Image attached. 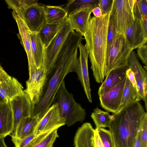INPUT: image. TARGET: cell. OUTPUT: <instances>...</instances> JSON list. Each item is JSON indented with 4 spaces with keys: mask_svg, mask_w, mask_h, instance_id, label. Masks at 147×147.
I'll return each mask as SVG.
<instances>
[{
    "mask_svg": "<svg viewBox=\"0 0 147 147\" xmlns=\"http://www.w3.org/2000/svg\"><path fill=\"white\" fill-rule=\"evenodd\" d=\"M83 39L81 35L75 32H72L64 43L57 57L53 70L54 73L49 80L45 93L39 103L34 106L33 116H37L40 120L53 103L58 90L68 73L76 72L80 80L78 49L79 44Z\"/></svg>",
    "mask_w": 147,
    "mask_h": 147,
    "instance_id": "6da1fadb",
    "label": "cell"
},
{
    "mask_svg": "<svg viewBox=\"0 0 147 147\" xmlns=\"http://www.w3.org/2000/svg\"><path fill=\"white\" fill-rule=\"evenodd\" d=\"M111 11L100 18L91 17L84 35L93 75L99 83L103 82L105 77L107 37Z\"/></svg>",
    "mask_w": 147,
    "mask_h": 147,
    "instance_id": "7a4b0ae2",
    "label": "cell"
},
{
    "mask_svg": "<svg viewBox=\"0 0 147 147\" xmlns=\"http://www.w3.org/2000/svg\"><path fill=\"white\" fill-rule=\"evenodd\" d=\"M146 112L139 102L129 103L111 115L108 128L115 147H134L143 116Z\"/></svg>",
    "mask_w": 147,
    "mask_h": 147,
    "instance_id": "3957f363",
    "label": "cell"
},
{
    "mask_svg": "<svg viewBox=\"0 0 147 147\" xmlns=\"http://www.w3.org/2000/svg\"><path fill=\"white\" fill-rule=\"evenodd\" d=\"M55 100L60 116L64 120L65 125L70 127L77 122H82L84 120L86 116L85 109L67 90L64 81L58 90Z\"/></svg>",
    "mask_w": 147,
    "mask_h": 147,
    "instance_id": "277c9868",
    "label": "cell"
},
{
    "mask_svg": "<svg viewBox=\"0 0 147 147\" xmlns=\"http://www.w3.org/2000/svg\"><path fill=\"white\" fill-rule=\"evenodd\" d=\"M133 50L128 44L124 35L117 32L107 57L105 77L114 69L128 66L129 58Z\"/></svg>",
    "mask_w": 147,
    "mask_h": 147,
    "instance_id": "5b68a950",
    "label": "cell"
},
{
    "mask_svg": "<svg viewBox=\"0 0 147 147\" xmlns=\"http://www.w3.org/2000/svg\"><path fill=\"white\" fill-rule=\"evenodd\" d=\"M73 30L67 18L49 45L44 49L43 67L48 75L52 72L57 57L69 34Z\"/></svg>",
    "mask_w": 147,
    "mask_h": 147,
    "instance_id": "8992f818",
    "label": "cell"
},
{
    "mask_svg": "<svg viewBox=\"0 0 147 147\" xmlns=\"http://www.w3.org/2000/svg\"><path fill=\"white\" fill-rule=\"evenodd\" d=\"M135 0H113L111 16L117 32L124 35L134 22L133 7Z\"/></svg>",
    "mask_w": 147,
    "mask_h": 147,
    "instance_id": "52a82bcc",
    "label": "cell"
},
{
    "mask_svg": "<svg viewBox=\"0 0 147 147\" xmlns=\"http://www.w3.org/2000/svg\"><path fill=\"white\" fill-rule=\"evenodd\" d=\"M29 78L26 82V88L24 91L35 106L39 103L43 95L48 75L43 67L29 69Z\"/></svg>",
    "mask_w": 147,
    "mask_h": 147,
    "instance_id": "ba28073f",
    "label": "cell"
},
{
    "mask_svg": "<svg viewBox=\"0 0 147 147\" xmlns=\"http://www.w3.org/2000/svg\"><path fill=\"white\" fill-rule=\"evenodd\" d=\"M9 102L13 118V128L12 133V135L22 119L33 116L34 105L24 91L14 98Z\"/></svg>",
    "mask_w": 147,
    "mask_h": 147,
    "instance_id": "9c48e42d",
    "label": "cell"
},
{
    "mask_svg": "<svg viewBox=\"0 0 147 147\" xmlns=\"http://www.w3.org/2000/svg\"><path fill=\"white\" fill-rule=\"evenodd\" d=\"M45 5L38 3L32 4L25 9L20 17L32 32L38 33L46 22Z\"/></svg>",
    "mask_w": 147,
    "mask_h": 147,
    "instance_id": "30bf717a",
    "label": "cell"
},
{
    "mask_svg": "<svg viewBox=\"0 0 147 147\" xmlns=\"http://www.w3.org/2000/svg\"><path fill=\"white\" fill-rule=\"evenodd\" d=\"M65 125L61 117L56 103H53L39 122L34 133L37 136L56 129Z\"/></svg>",
    "mask_w": 147,
    "mask_h": 147,
    "instance_id": "8fae6325",
    "label": "cell"
},
{
    "mask_svg": "<svg viewBox=\"0 0 147 147\" xmlns=\"http://www.w3.org/2000/svg\"><path fill=\"white\" fill-rule=\"evenodd\" d=\"M126 76L117 85L99 96L100 106L107 111L117 113L120 108Z\"/></svg>",
    "mask_w": 147,
    "mask_h": 147,
    "instance_id": "7c38bea8",
    "label": "cell"
},
{
    "mask_svg": "<svg viewBox=\"0 0 147 147\" xmlns=\"http://www.w3.org/2000/svg\"><path fill=\"white\" fill-rule=\"evenodd\" d=\"M124 35L128 44L134 50L147 43V31L143 27L141 20L135 19Z\"/></svg>",
    "mask_w": 147,
    "mask_h": 147,
    "instance_id": "4fadbf2b",
    "label": "cell"
},
{
    "mask_svg": "<svg viewBox=\"0 0 147 147\" xmlns=\"http://www.w3.org/2000/svg\"><path fill=\"white\" fill-rule=\"evenodd\" d=\"M78 48L80 51L78 59L81 76L80 81L88 101L92 103V100L88 70V51L85 45L81 42L79 44Z\"/></svg>",
    "mask_w": 147,
    "mask_h": 147,
    "instance_id": "5bb4252c",
    "label": "cell"
},
{
    "mask_svg": "<svg viewBox=\"0 0 147 147\" xmlns=\"http://www.w3.org/2000/svg\"><path fill=\"white\" fill-rule=\"evenodd\" d=\"M92 9L83 8L68 15V19L73 30L84 36L88 29Z\"/></svg>",
    "mask_w": 147,
    "mask_h": 147,
    "instance_id": "9a60e30c",
    "label": "cell"
},
{
    "mask_svg": "<svg viewBox=\"0 0 147 147\" xmlns=\"http://www.w3.org/2000/svg\"><path fill=\"white\" fill-rule=\"evenodd\" d=\"M12 13L13 17L17 24L19 31L17 34L27 54L28 68L35 67L32 53L30 30L24 20L17 13L13 11H12Z\"/></svg>",
    "mask_w": 147,
    "mask_h": 147,
    "instance_id": "2e32d148",
    "label": "cell"
},
{
    "mask_svg": "<svg viewBox=\"0 0 147 147\" xmlns=\"http://www.w3.org/2000/svg\"><path fill=\"white\" fill-rule=\"evenodd\" d=\"M128 65L129 68L134 73L139 93L145 105L143 85L144 82L147 80V72L146 70L142 67L140 63L137 54L134 50L131 52L130 55Z\"/></svg>",
    "mask_w": 147,
    "mask_h": 147,
    "instance_id": "e0dca14e",
    "label": "cell"
},
{
    "mask_svg": "<svg viewBox=\"0 0 147 147\" xmlns=\"http://www.w3.org/2000/svg\"><path fill=\"white\" fill-rule=\"evenodd\" d=\"M95 129L90 123L83 124L77 130L74 138L75 147H94Z\"/></svg>",
    "mask_w": 147,
    "mask_h": 147,
    "instance_id": "ac0fdd59",
    "label": "cell"
},
{
    "mask_svg": "<svg viewBox=\"0 0 147 147\" xmlns=\"http://www.w3.org/2000/svg\"><path fill=\"white\" fill-rule=\"evenodd\" d=\"M13 122L9 102L0 104V137H5L12 134Z\"/></svg>",
    "mask_w": 147,
    "mask_h": 147,
    "instance_id": "d6986e66",
    "label": "cell"
},
{
    "mask_svg": "<svg viewBox=\"0 0 147 147\" xmlns=\"http://www.w3.org/2000/svg\"><path fill=\"white\" fill-rule=\"evenodd\" d=\"M129 68L128 66H126L111 71L99 88L98 96L104 94L119 83L126 76V71Z\"/></svg>",
    "mask_w": 147,
    "mask_h": 147,
    "instance_id": "ffe728a7",
    "label": "cell"
},
{
    "mask_svg": "<svg viewBox=\"0 0 147 147\" xmlns=\"http://www.w3.org/2000/svg\"><path fill=\"white\" fill-rule=\"evenodd\" d=\"M23 88L22 84L13 77L0 84V93L7 102L23 93Z\"/></svg>",
    "mask_w": 147,
    "mask_h": 147,
    "instance_id": "44dd1931",
    "label": "cell"
},
{
    "mask_svg": "<svg viewBox=\"0 0 147 147\" xmlns=\"http://www.w3.org/2000/svg\"><path fill=\"white\" fill-rule=\"evenodd\" d=\"M39 121L36 116L23 118L19 121L15 132L12 135L21 139L34 133Z\"/></svg>",
    "mask_w": 147,
    "mask_h": 147,
    "instance_id": "7402d4cb",
    "label": "cell"
},
{
    "mask_svg": "<svg viewBox=\"0 0 147 147\" xmlns=\"http://www.w3.org/2000/svg\"><path fill=\"white\" fill-rule=\"evenodd\" d=\"M32 53L37 68L43 67L45 48L38 33L29 31Z\"/></svg>",
    "mask_w": 147,
    "mask_h": 147,
    "instance_id": "603a6c76",
    "label": "cell"
},
{
    "mask_svg": "<svg viewBox=\"0 0 147 147\" xmlns=\"http://www.w3.org/2000/svg\"><path fill=\"white\" fill-rule=\"evenodd\" d=\"M46 22L49 24H61L68 17L67 11L62 7L59 6L45 5Z\"/></svg>",
    "mask_w": 147,
    "mask_h": 147,
    "instance_id": "cb8c5ba5",
    "label": "cell"
},
{
    "mask_svg": "<svg viewBox=\"0 0 147 147\" xmlns=\"http://www.w3.org/2000/svg\"><path fill=\"white\" fill-rule=\"evenodd\" d=\"M57 129L36 136L25 147H52L59 137Z\"/></svg>",
    "mask_w": 147,
    "mask_h": 147,
    "instance_id": "d4e9b609",
    "label": "cell"
},
{
    "mask_svg": "<svg viewBox=\"0 0 147 147\" xmlns=\"http://www.w3.org/2000/svg\"><path fill=\"white\" fill-rule=\"evenodd\" d=\"M63 23L52 24L46 22L42 25L38 33L45 48L49 45Z\"/></svg>",
    "mask_w": 147,
    "mask_h": 147,
    "instance_id": "484cf974",
    "label": "cell"
},
{
    "mask_svg": "<svg viewBox=\"0 0 147 147\" xmlns=\"http://www.w3.org/2000/svg\"><path fill=\"white\" fill-rule=\"evenodd\" d=\"M141 100L139 92L133 86L126 76L120 108L129 103L135 101L139 102Z\"/></svg>",
    "mask_w": 147,
    "mask_h": 147,
    "instance_id": "4316f807",
    "label": "cell"
},
{
    "mask_svg": "<svg viewBox=\"0 0 147 147\" xmlns=\"http://www.w3.org/2000/svg\"><path fill=\"white\" fill-rule=\"evenodd\" d=\"M98 0H70L64 7L68 15L78 10L85 8L93 9L98 7Z\"/></svg>",
    "mask_w": 147,
    "mask_h": 147,
    "instance_id": "83f0119b",
    "label": "cell"
},
{
    "mask_svg": "<svg viewBox=\"0 0 147 147\" xmlns=\"http://www.w3.org/2000/svg\"><path fill=\"white\" fill-rule=\"evenodd\" d=\"M91 117L94 123L96 129L108 127L111 120V115L97 107L92 113Z\"/></svg>",
    "mask_w": 147,
    "mask_h": 147,
    "instance_id": "f1b7e54d",
    "label": "cell"
},
{
    "mask_svg": "<svg viewBox=\"0 0 147 147\" xmlns=\"http://www.w3.org/2000/svg\"><path fill=\"white\" fill-rule=\"evenodd\" d=\"M8 7L21 17L25 9L30 5L37 3L38 1L35 0H6Z\"/></svg>",
    "mask_w": 147,
    "mask_h": 147,
    "instance_id": "f546056e",
    "label": "cell"
},
{
    "mask_svg": "<svg viewBox=\"0 0 147 147\" xmlns=\"http://www.w3.org/2000/svg\"><path fill=\"white\" fill-rule=\"evenodd\" d=\"M133 11L134 19L147 18V0H135Z\"/></svg>",
    "mask_w": 147,
    "mask_h": 147,
    "instance_id": "4dcf8cb0",
    "label": "cell"
},
{
    "mask_svg": "<svg viewBox=\"0 0 147 147\" xmlns=\"http://www.w3.org/2000/svg\"><path fill=\"white\" fill-rule=\"evenodd\" d=\"M98 131L104 147H115L113 137L109 130L100 128L98 129Z\"/></svg>",
    "mask_w": 147,
    "mask_h": 147,
    "instance_id": "1f68e13d",
    "label": "cell"
},
{
    "mask_svg": "<svg viewBox=\"0 0 147 147\" xmlns=\"http://www.w3.org/2000/svg\"><path fill=\"white\" fill-rule=\"evenodd\" d=\"M117 33L113 19L110 16L107 37V57L112 46Z\"/></svg>",
    "mask_w": 147,
    "mask_h": 147,
    "instance_id": "d6a6232c",
    "label": "cell"
},
{
    "mask_svg": "<svg viewBox=\"0 0 147 147\" xmlns=\"http://www.w3.org/2000/svg\"><path fill=\"white\" fill-rule=\"evenodd\" d=\"M10 136L15 147H25L36 136L34 133L21 139L12 135Z\"/></svg>",
    "mask_w": 147,
    "mask_h": 147,
    "instance_id": "836d02e7",
    "label": "cell"
},
{
    "mask_svg": "<svg viewBox=\"0 0 147 147\" xmlns=\"http://www.w3.org/2000/svg\"><path fill=\"white\" fill-rule=\"evenodd\" d=\"M141 147H147V113L144 115L141 128Z\"/></svg>",
    "mask_w": 147,
    "mask_h": 147,
    "instance_id": "e575fe53",
    "label": "cell"
},
{
    "mask_svg": "<svg viewBox=\"0 0 147 147\" xmlns=\"http://www.w3.org/2000/svg\"><path fill=\"white\" fill-rule=\"evenodd\" d=\"M113 1V0H98V7L101 10L102 15L111 11Z\"/></svg>",
    "mask_w": 147,
    "mask_h": 147,
    "instance_id": "d590c367",
    "label": "cell"
},
{
    "mask_svg": "<svg viewBox=\"0 0 147 147\" xmlns=\"http://www.w3.org/2000/svg\"><path fill=\"white\" fill-rule=\"evenodd\" d=\"M137 55L139 57L142 63L146 66L147 65V43L139 47L137 50Z\"/></svg>",
    "mask_w": 147,
    "mask_h": 147,
    "instance_id": "8d00e7d4",
    "label": "cell"
},
{
    "mask_svg": "<svg viewBox=\"0 0 147 147\" xmlns=\"http://www.w3.org/2000/svg\"><path fill=\"white\" fill-rule=\"evenodd\" d=\"M126 75L133 86L138 92V90L134 73L129 68L126 71Z\"/></svg>",
    "mask_w": 147,
    "mask_h": 147,
    "instance_id": "74e56055",
    "label": "cell"
},
{
    "mask_svg": "<svg viewBox=\"0 0 147 147\" xmlns=\"http://www.w3.org/2000/svg\"><path fill=\"white\" fill-rule=\"evenodd\" d=\"M98 129H95L93 138L94 147H104L99 135Z\"/></svg>",
    "mask_w": 147,
    "mask_h": 147,
    "instance_id": "f35d334b",
    "label": "cell"
},
{
    "mask_svg": "<svg viewBox=\"0 0 147 147\" xmlns=\"http://www.w3.org/2000/svg\"><path fill=\"white\" fill-rule=\"evenodd\" d=\"M11 78L0 65V84L9 80Z\"/></svg>",
    "mask_w": 147,
    "mask_h": 147,
    "instance_id": "ab89813d",
    "label": "cell"
},
{
    "mask_svg": "<svg viewBox=\"0 0 147 147\" xmlns=\"http://www.w3.org/2000/svg\"><path fill=\"white\" fill-rule=\"evenodd\" d=\"M141 126L138 132L134 147H141Z\"/></svg>",
    "mask_w": 147,
    "mask_h": 147,
    "instance_id": "60d3db41",
    "label": "cell"
},
{
    "mask_svg": "<svg viewBox=\"0 0 147 147\" xmlns=\"http://www.w3.org/2000/svg\"><path fill=\"white\" fill-rule=\"evenodd\" d=\"M92 12L94 16L96 18H100L102 15L101 10L98 7H95L93 9Z\"/></svg>",
    "mask_w": 147,
    "mask_h": 147,
    "instance_id": "b9f144b4",
    "label": "cell"
},
{
    "mask_svg": "<svg viewBox=\"0 0 147 147\" xmlns=\"http://www.w3.org/2000/svg\"><path fill=\"white\" fill-rule=\"evenodd\" d=\"M5 137H0V147H8L4 141Z\"/></svg>",
    "mask_w": 147,
    "mask_h": 147,
    "instance_id": "7bdbcfd3",
    "label": "cell"
},
{
    "mask_svg": "<svg viewBox=\"0 0 147 147\" xmlns=\"http://www.w3.org/2000/svg\"><path fill=\"white\" fill-rule=\"evenodd\" d=\"M6 101L2 96L0 93V104L7 102Z\"/></svg>",
    "mask_w": 147,
    "mask_h": 147,
    "instance_id": "ee69618b",
    "label": "cell"
}]
</instances>
